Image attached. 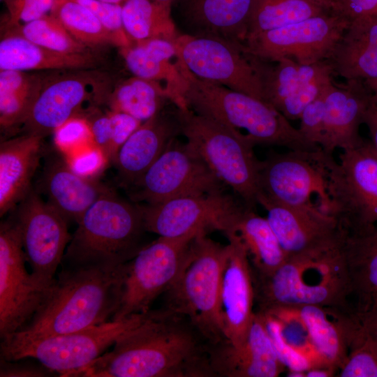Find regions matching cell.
<instances>
[{
	"label": "cell",
	"mask_w": 377,
	"mask_h": 377,
	"mask_svg": "<svg viewBox=\"0 0 377 377\" xmlns=\"http://www.w3.org/2000/svg\"><path fill=\"white\" fill-rule=\"evenodd\" d=\"M208 344L183 315L150 310L110 352L73 377H212Z\"/></svg>",
	"instance_id": "obj_1"
},
{
	"label": "cell",
	"mask_w": 377,
	"mask_h": 377,
	"mask_svg": "<svg viewBox=\"0 0 377 377\" xmlns=\"http://www.w3.org/2000/svg\"><path fill=\"white\" fill-rule=\"evenodd\" d=\"M124 265H62L32 318L6 338L40 339L110 321L119 302Z\"/></svg>",
	"instance_id": "obj_2"
},
{
	"label": "cell",
	"mask_w": 377,
	"mask_h": 377,
	"mask_svg": "<svg viewBox=\"0 0 377 377\" xmlns=\"http://www.w3.org/2000/svg\"><path fill=\"white\" fill-rule=\"evenodd\" d=\"M345 237L288 257L269 274L252 272L258 311L316 305L355 312L343 253Z\"/></svg>",
	"instance_id": "obj_3"
},
{
	"label": "cell",
	"mask_w": 377,
	"mask_h": 377,
	"mask_svg": "<svg viewBox=\"0 0 377 377\" xmlns=\"http://www.w3.org/2000/svg\"><path fill=\"white\" fill-rule=\"evenodd\" d=\"M179 63L186 81L183 97L187 107L195 113L232 130H245L256 145L284 147L290 151H314L319 149L307 141L299 129L272 105L199 79Z\"/></svg>",
	"instance_id": "obj_4"
},
{
	"label": "cell",
	"mask_w": 377,
	"mask_h": 377,
	"mask_svg": "<svg viewBox=\"0 0 377 377\" xmlns=\"http://www.w3.org/2000/svg\"><path fill=\"white\" fill-rule=\"evenodd\" d=\"M77 224L61 265L117 267L145 246L141 206L114 192L97 200Z\"/></svg>",
	"instance_id": "obj_5"
},
{
	"label": "cell",
	"mask_w": 377,
	"mask_h": 377,
	"mask_svg": "<svg viewBox=\"0 0 377 377\" xmlns=\"http://www.w3.org/2000/svg\"><path fill=\"white\" fill-rule=\"evenodd\" d=\"M228 250V244L206 234L196 236L180 273L165 293L164 308L185 316L209 344L225 339L221 288Z\"/></svg>",
	"instance_id": "obj_6"
},
{
	"label": "cell",
	"mask_w": 377,
	"mask_h": 377,
	"mask_svg": "<svg viewBox=\"0 0 377 377\" xmlns=\"http://www.w3.org/2000/svg\"><path fill=\"white\" fill-rule=\"evenodd\" d=\"M175 118L186 142L222 183L240 196L245 207L254 209L260 193V164L253 153L255 142L188 108H177Z\"/></svg>",
	"instance_id": "obj_7"
},
{
	"label": "cell",
	"mask_w": 377,
	"mask_h": 377,
	"mask_svg": "<svg viewBox=\"0 0 377 377\" xmlns=\"http://www.w3.org/2000/svg\"><path fill=\"white\" fill-rule=\"evenodd\" d=\"M339 158L322 151L328 213L347 234L368 230L377 223V151L364 139L358 146L342 150Z\"/></svg>",
	"instance_id": "obj_8"
},
{
	"label": "cell",
	"mask_w": 377,
	"mask_h": 377,
	"mask_svg": "<svg viewBox=\"0 0 377 377\" xmlns=\"http://www.w3.org/2000/svg\"><path fill=\"white\" fill-rule=\"evenodd\" d=\"M147 313L44 338H6L1 342V358L8 361L34 358L61 376L72 377L103 354L126 332L140 324Z\"/></svg>",
	"instance_id": "obj_9"
},
{
	"label": "cell",
	"mask_w": 377,
	"mask_h": 377,
	"mask_svg": "<svg viewBox=\"0 0 377 377\" xmlns=\"http://www.w3.org/2000/svg\"><path fill=\"white\" fill-rule=\"evenodd\" d=\"M200 234L205 233L159 237L126 263L118 308L111 320L147 313L177 278L193 240Z\"/></svg>",
	"instance_id": "obj_10"
},
{
	"label": "cell",
	"mask_w": 377,
	"mask_h": 377,
	"mask_svg": "<svg viewBox=\"0 0 377 377\" xmlns=\"http://www.w3.org/2000/svg\"><path fill=\"white\" fill-rule=\"evenodd\" d=\"M350 20L332 10L275 29L249 36L241 48L259 59L290 58L301 65L329 61Z\"/></svg>",
	"instance_id": "obj_11"
},
{
	"label": "cell",
	"mask_w": 377,
	"mask_h": 377,
	"mask_svg": "<svg viewBox=\"0 0 377 377\" xmlns=\"http://www.w3.org/2000/svg\"><path fill=\"white\" fill-rule=\"evenodd\" d=\"M224 184L186 142L172 139L131 189L133 200L156 205L186 196L223 191Z\"/></svg>",
	"instance_id": "obj_12"
},
{
	"label": "cell",
	"mask_w": 377,
	"mask_h": 377,
	"mask_svg": "<svg viewBox=\"0 0 377 377\" xmlns=\"http://www.w3.org/2000/svg\"><path fill=\"white\" fill-rule=\"evenodd\" d=\"M173 43L178 60L195 77L265 101L260 76L240 45L195 34L177 36Z\"/></svg>",
	"instance_id": "obj_13"
},
{
	"label": "cell",
	"mask_w": 377,
	"mask_h": 377,
	"mask_svg": "<svg viewBox=\"0 0 377 377\" xmlns=\"http://www.w3.org/2000/svg\"><path fill=\"white\" fill-rule=\"evenodd\" d=\"M26 258L15 218L0 226V337L20 330L45 300L50 288L40 284L25 267Z\"/></svg>",
	"instance_id": "obj_14"
},
{
	"label": "cell",
	"mask_w": 377,
	"mask_h": 377,
	"mask_svg": "<svg viewBox=\"0 0 377 377\" xmlns=\"http://www.w3.org/2000/svg\"><path fill=\"white\" fill-rule=\"evenodd\" d=\"M140 206L146 231L165 237L210 230L232 233L245 208L223 191Z\"/></svg>",
	"instance_id": "obj_15"
},
{
	"label": "cell",
	"mask_w": 377,
	"mask_h": 377,
	"mask_svg": "<svg viewBox=\"0 0 377 377\" xmlns=\"http://www.w3.org/2000/svg\"><path fill=\"white\" fill-rule=\"evenodd\" d=\"M321 153V149L272 153L260 161V193L281 204L316 206L328 213L330 201Z\"/></svg>",
	"instance_id": "obj_16"
},
{
	"label": "cell",
	"mask_w": 377,
	"mask_h": 377,
	"mask_svg": "<svg viewBox=\"0 0 377 377\" xmlns=\"http://www.w3.org/2000/svg\"><path fill=\"white\" fill-rule=\"evenodd\" d=\"M20 205L15 218L26 261L37 282L50 288L72 237L68 221L34 191H29Z\"/></svg>",
	"instance_id": "obj_17"
},
{
	"label": "cell",
	"mask_w": 377,
	"mask_h": 377,
	"mask_svg": "<svg viewBox=\"0 0 377 377\" xmlns=\"http://www.w3.org/2000/svg\"><path fill=\"white\" fill-rule=\"evenodd\" d=\"M258 204L267 211V219L286 258L330 244L346 234L334 216L318 207L286 205L263 193L258 196Z\"/></svg>",
	"instance_id": "obj_18"
},
{
	"label": "cell",
	"mask_w": 377,
	"mask_h": 377,
	"mask_svg": "<svg viewBox=\"0 0 377 377\" xmlns=\"http://www.w3.org/2000/svg\"><path fill=\"white\" fill-rule=\"evenodd\" d=\"M214 376L276 377L286 366L279 359L268 334L263 314L255 311L246 341L234 346L226 339L208 345Z\"/></svg>",
	"instance_id": "obj_19"
},
{
	"label": "cell",
	"mask_w": 377,
	"mask_h": 377,
	"mask_svg": "<svg viewBox=\"0 0 377 377\" xmlns=\"http://www.w3.org/2000/svg\"><path fill=\"white\" fill-rule=\"evenodd\" d=\"M228 254L223 268L221 304L225 339L234 346L246 339L255 311V293L248 253L235 233L226 235Z\"/></svg>",
	"instance_id": "obj_20"
},
{
	"label": "cell",
	"mask_w": 377,
	"mask_h": 377,
	"mask_svg": "<svg viewBox=\"0 0 377 377\" xmlns=\"http://www.w3.org/2000/svg\"><path fill=\"white\" fill-rule=\"evenodd\" d=\"M371 94L362 80H346L341 86L333 82L325 96L324 130L321 150L333 155L336 149L354 148L362 142L359 133Z\"/></svg>",
	"instance_id": "obj_21"
},
{
	"label": "cell",
	"mask_w": 377,
	"mask_h": 377,
	"mask_svg": "<svg viewBox=\"0 0 377 377\" xmlns=\"http://www.w3.org/2000/svg\"><path fill=\"white\" fill-rule=\"evenodd\" d=\"M295 308L309 330L323 364L338 372L360 329L356 313L316 305Z\"/></svg>",
	"instance_id": "obj_22"
},
{
	"label": "cell",
	"mask_w": 377,
	"mask_h": 377,
	"mask_svg": "<svg viewBox=\"0 0 377 377\" xmlns=\"http://www.w3.org/2000/svg\"><path fill=\"white\" fill-rule=\"evenodd\" d=\"M40 188L52 206L77 223L97 200L113 192L96 179L77 174L60 158L45 165Z\"/></svg>",
	"instance_id": "obj_23"
},
{
	"label": "cell",
	"mask_w": 377,
	"mask_h": 377,
	"mask_svg": "<svg viewBox=\"0 0 377 377\" xmlns=\"http://www.w3.org/2000/svg\"><path fill=\"white\" fill-rule=\"evenodd\" d=\"M122 54L128 70L135 77L165 83L168 99L177 108H187L183 97L186 81L177 57L172 41L151 38L122 47Z\"/></svg>",
	"instance_id": "obj_24"
},
{
	"label": "cell",
	"mask_w": 377,
	"mask_h": 377,
	"mask_svg": "<svg viewBox=\"0 0 377 377\" xmlns=\"http://www.w3.org/2000/svg\"><path fill=\"white\" fill-rule=\"evenodd\" d=\"M89 84L80 77H66L41 87L24 123L27 133L42 138L77 114L89 98Z\"/></svg>",
	"instance_id": "obj_25"
},
{
	"label": "cell",
	"mask_w": 377,
	"mask_h": 377,
	"mask_svg": "<svg viewBox=\"0 0 377 377\" xmlns=\"http://www.w3.org/2000/svg\"><path fill=\"white\" fill-rule=\"evenodd\" d=\"M179 131L177 121L157 113L142 123L119 149L114 162L124 185L132 187Z\"/></svg>",
	"instance_id": "obj_26"
},
{
	"label": "cell",
	"mask_w": 377,
	"mask_h": 377,
	"mask_svg": "<svg viewBox=\"0 0 377 377\" xmlns=\"http://www.w3.org/2000/svg\"><path fill=\"white\" fill-rule=\"evenodd\" d=\"M42 137L26 133L0 145V216L12 210L29 193L42 155Z\"/></svg>",
	"instance_id": "obj_27"
},
{
	"label": "cell",
	"mask_w": 377,
	"mask_h": 377,
	"mask_svg": "<svg viewBox=\"0 0 377 377\" xmlns=\"http://www.w3.org/2000/svg\"><path fill=\"white\" fill-rule=\"evenodd\" d=\"M254 0H184L183 14L195 35L220 38L242 45Z\"/></svg>",
	"instance_id": "obj_28"
},
{
	"label": "cell",
	"mask_w": 377,
	"mask_h": 377,
	"mask_svg": "<svg viewBox=\"0 0 377 377\" xmlns=\"http://www.w3.org/2000/svg\"><path fill=\"white\" fill-rule=\"evenodd\" d=\"M333 72L346 80L377 78V18H359L349 25L331 59Z\"/></svg>",
	"instance_id": "obj_29"
},
{
	"label": "cell",
	"mask_w": 377,
	"mask_h": 377,
	"mask_svg": "<svg viewBox=\"0 0 377 377\" xmlns=\"http://www.w3.org/2000/svg\"><path fill=\"white\" fill-rule=\"evenodd\" d=\"M350 302L355 313H363L377 304V226L355 234H347L343 243Z\"/></svg>",
	"instance_id": "obj_30"
},
{
	"label": "cell",
	"mask_w": 377,
	"mask_h": 377,
	"mask_svg": "<svg viewBox=\"0 0 377 377\" xmlns=\"http://www.w3.org/2000/svg\"><path fill=\"white\" fill-rule=\"evenodd\" d=\"M93 65L87 53L68 54L38 45L24 37L9 34L0 42V70L20 71L86 68Z\"/></svg>",
	"instance_id": "obj_31"
},
{
	"label": "cell",
	"mask_w": 377,
	"mask_h": 377,
	"mask_svg": "<svg viewBox=\"0 0 377 377\" xmlns=\"http://www.w3.org/2000/svg\"><path fill=\"white\" fill-rule=\"evenodd\" d=\"M246 249L253 273L267 275L286 260V256L267 218L245 207L234 232Z\"/></svg>",
	"instance_id": "obj_32"
},
{
	"label": "cell",
	"mask_w": 377,
	"mask_h": 377,
	"mask_svg": "<svg viewBox=\"0 0 377 377\" xmlns=\"http://www.w3.org/2000/svg\"><path fill=\"white\" fill-rule=\"evenodd\" d=\"M332 10V0H254L246 38Z\"/></svg>",
	"instance_id": "obj_33"
},
{
	"label": "cell",
	"mask_w": 377,
	"mask_h": 377,
	"mask_svg": "<svg viewBox=\"0 0 377 377\" xmlns=\"http://www.w3.org/2000/svg\"><path fill=\"white\" fill-rule=\"evenodd\" d=\"M171 6L154 0H126L121 4L124 29L136 42L151 38L174 41L177 35Z\"/></svg>",
	"instance_id": "obj_34"
},
{
	"label": "cell",
	"mask_w": 377,
	"mask_h": 377,
	"mask_svg": "<svg viewBox=\"0 0 377 377\" xmlns=\"http://www.w3.org/2000/svg\"><path fill=\"white\" fill-rule=\"evenodd\" d=\"M167 92L160 83L134 76L121 83L110 100L112 110L126 113L142 122L160 112Z\"/></svg>",
	"instance_id": "obj_35"
},
{
	"label": "cell",
	"mask_w": 377,
	"mask_h": 377,
	"mask_svg": "<svg viewBox=\"0 0 377 377\" xmlns=\"http://www.w3.org/2000/svg\"><path fill=\"white\" fill-rule=\"evenodd\" d=\"M77 40L84 45L112 43L114 36L89 10L72 0H55L50 13Z\"/></svg>",
	"instance_id": "obj_36"
},
{
	"label": "cell",
	"mask_w": 377,
	"mask_h": 377,
	"mask_svg": "<svg viewBox=\"0 0 377 377\" xmlns=\"http://www.w3.org/2000/svg\"><path fill=\"white\" fill-rule=\"evenodd\" d=\"M333 69L328 61L302 65V79L296 90L279 107L288 119H300L306 106L332 82Z\"/></svg>",
	"instance_id": "obj_37"
},
{
	"label": "cell",
	"mask_w": 377,
	"mask_h": 377,
	"mask_svg": "<svg viewBox=\"0 0 377 377\" xmlns=\"http://www.w3.org/2000/svg\"><path fill=\"white\" fill-rule=\"evenodd\" d=\"M16 34L45 48L63 53H85L84 44L77 40L51 14L12 28Z\"/></svg>",
	"instance_id": "obj_38"
},
{
	"label": "cell",
	"mask_w": 377,
	"mask_h": 377,
	"mask_svg": "<svg viewBox=\"0 0 377 377\" xmlns=\"http://www.w3.org/2000/svg\"><path fill=\"white\" fill-rule=\"evenodd\" d=\"M263 313H269L276 318L279 323L283 339L290 348L304 356L310 362L311 368L325 367L322 363L313 346L309 330L297 308L282 307Z\"/></svg>",
	"instance_id": "obj_39"
},
{
	"label": "cell",
	"mask_w": 377,
	"mask_h": 377,
	"mask_svg": "<svg viewBox=\"0 0 377 377\" xmlns=\"http://www.w3.org/2000/svg\"><path fill=\"white\" fill-rule=\"evenodd\" d=\"M337 374L339 377H377V353L364 334L361 325Z\"/></svg>",
	"instance_id": "obj_40"
},
{
	"label": "cell",
	"mask_w": 377,
	"mask_h": 377,
	"mask_svg": "<svg viewBox=\"0 0 377 377\" xmlns=\"http://www.w3.org/2000/svg\"><path fill=\"white\" fill-rule=\"evenodd\" d=\"M53 134L56 147L67 155L94 145L89 121L78 116L63 124Z\"/></svg>",
	"instance_id": "obj_41"
},
{
	"label": "cell",
	"mask_w": 377,
	"mask_h": 377,
	"mask_svg": "<svg viewBox=\"0 0 377 377\" xmlns=\"http://www.w3.org/2000/svg\"><path fill=\"white\" fill-rule=\"evenodd\" d=\"M87 8L102 22L114 36L120 47L129 46L130 38L122 23L121 4L105 2L101 0H72Z\"/></svg>",
	"instance_id": "obj_42"
},
{
	"label": "cell",
	"mask_w": 377,
	"mask_h": 377,
	"mask_svg": "<svg viewBox=\"0 0 377 377\" xmlns=\"http://www.w3.org/2000/svg\"><path fill=\"white\" fill-rule=\"evenodd\" d=\"M260 313L263 314L267 330L276 353L286 369L289 371L305 372L311 368L310 362L304 356L290 348L283 339L279 323L276 318L269 313Z\"/></svg>",
	"instance_id": "obj_43"
},
{
	"label": "cell",
	"mask_w": 377,
	"mask_h": 377,
	"mask_svg": "<svg viewBox=\"0 0 377 377\" xmlns=\"http://www.w3.org/2000/svg\"><path fill=\"white\" fill-rule=\"evenodd\" d=\"M9 11L8 26L14 28L51 13L55 0H6Z\"/></svg>",
	"instance_id": "obj_44"
},
{
	"label": "cell",
	"mask_w": 377,
	"mask_h": 377,
	"mask_svg": "<svg viewBox=\"0 0 377 377\" xmlns=\"http://www.w3.org/2000/svg\"><path fill=\"white\" fill-rule=\"evenodd\" d=\"M328 87L306 106L300 117V132L307 141L319 147L323 135L325 96Z\"/></svg>",
	"instance_id": "obj_45"
},
{
	"label": "cell",
	"mask_w": 377,
	"mask_h": 377,
	"mask_svg": "<svg viewBox=\"0 0 377 377\" xmlns=\"http://www.w3.org/2000/svg\"><path fill=\"white\" fill-rule=\"evenodd\" d=\"M66 161L77 174L95 178L103 170L109 159L98 147L93 145L68 155Z\"/></svg>",
	"instance_id": "obj_46"
},
{
	"label": "cell",
	"mask_w": 377,
	"mask_h": 377,
	"mask_svg": "<svg viewBox=\"0 0 377 377\" xmlns=\"http://www.w3.org/2000/svg\"><path fill=\"white\" fill-rule=\"evenodd\" d=\"M109 114L112 124V161H114L121 147L142 122L122 112L112 110Z\"/></svg>",
	"instance_id": "obj_47"
},
{
	"label": "cell",
	"mask_w": 377,
	"mask_h": 377,
	"mask_svg": "<svg viewBox=\"0 0 377 377\" xmlns=\"http://www.w3.org/2000/svg\"><path fill=\"white\" fill-rule=\"evenodd\" d=\"M22 359L8 361L1 358V377H45L51 376L54 371L47 369L40 362L22 361Z\"/></svg>",
	"instance_id": "obj_48"
},
{
	"label": "cell",
	"mask_w": 377,
	"mask_h": 377,
	"mask_svg": "<svg viewBox=\"0 0 377 377\" xmlns=\"http://www.w3.org/2000/svg\"><path fill=\"white\" fill-rule=\"evenodd\" d=\"M335 10L350 21L359 18H377V0H332Z\"/></svg>",
	"instance_id": "obj_49"
},
{
	"label": "cell",
	"mask_w": 377,
	"mask_h": 377,
	"mask_svg": "<svg viewBox=\"0 0 377 377\" xmlns=\"http://www.w3.org/2000/svg\"><path fill=\"white\" fill-rule=\"evenodd\" d=\"M89 124L94 145L112 161V124L110 114L100 115L89 121Z\"/></svg>",
	"instance_id": "obj_50"
},
{
	"label": "cell",
	"mask_w": 377,
	"mask_h": 377,
	"mask_svg": "<svg viewBox=\"0 0 377 377\" xmlns=\"http://www.w3.org/2000/svg\"><path fill=\"white\" fill-rule=\"evenodd\" d=\"M362 332L377 353V304L363 313H356Z\"/></svg>",
	"instance_id": "obj_51"
},
{
	"label": "cell",
	"mask_w": 377,
	"mask_h": 377,
	"mask_svg": "<svg viewBox=\"0 0 377 377\" xmlns=\"http://www.w3.org/2000/svg\"><path fill=\"white\" fill-rule=\"evenodd\" d=\"M363 123L369 129L370 141L377 151V105L373 102L372 98L364 114Z\"/></svg>",
	"instance_id": "obj_52"
},
{
	"label": "cell",
	"mask_w": 377,
	"mask_h": 377,
	"mask_svg": "<svg viewBox=\"0 0 377 377\" xmlns=\"http://www.w3.org/2000/svg\"><path fill=\"white\" fill-rule=\"evenodd\" d=\"M336 374L335 370L324 367L311 368L305 371L306 377H332Z\"/></svg>",
	"instance_id": "obj_53"
},
{
	"label": "cell",
	"mask_w": 377,
	"mask_h": 377,
	"mask_svg": "<svg viewBox=\"0 0 377 377\" xmlns=\"http://www.w3.org/2000/svg\"><path fill=\"white\" fill-rule=\"evenodd\" d=\"M364 82L371 94L373 102L377 105V78Z\"/></svg>",
	"instance_id": "obj_54"
},
{
	"label": "cell",
	"mask_w": 377,
	"mask_h": 377,
	"mask_svg": "<svg viewBox=\"0 0 377 377\" xmlns=\"http://www.w3.org/2000/svg\"><path fill=\"white\" fill-rule=\"evenodd\" d=\"M155 1L171 6L174 2L177 0H154Z\"/></svg>",
	"instance_id": "obj_55"
},
{
	"label": "cell",
	"mask_w": 377,
	"mask_h": 377,
	"mask_svg": "<svg viewBox=\"0 0 377 377\" xmlns=\"http://www.w3.org/2000/svg\"><path fill=\"white\" fill-rule=\"evenodd\" d=\"M105 2L116 3V4H122L126 0H101Z\"/></svg>",
	"instance_id": "obj_56"
},
{
	"label": "cell",
	"mask_w": 377,
	"mask_h": 377,
	"mask_svg": "<svg viewBox=\"0 0 377 377\" xmlns=\"http://www.w3.org/2000/svg\"><path fill=\"white\" fill-rule=\"evenodd\" d=\"M1 1H2V0H1Z\"/></svg>",
	"instance_id": "obj_57"
}]
</instances>
